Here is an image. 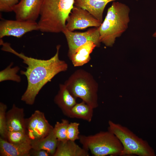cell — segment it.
<instances>
[{"label": "cell", "mask_w": 156, "mask_h": 156, "mask_svg": "<svg viewBox=\"0 0 156 156\" xmlns=\"http://www.w3.org/2000/svg\"><path fill=\"white\" fill-rule=\"evenodd\" d=\"M0 42L2 45V50L14 54L22 59L23 62L27 65L25 70L20 71L21 74L26 77L27 81L26 89L21 99L27 104L33 105L37 95L43 86L57 74L68 69L67 64L59 57L60 45L57 46L56 53L53 57L44 60L28 57L16 51L10 44L3 40Z\"/></svg>", "instance_id": "obj_1"}, {"label": "cell", "mask_w": 156, "mask_h": 156, "mask_svg": "<svg viewBox=\"0 0 156 156\" xmlns=\"http://www.w3.org/2000/svg\"><path fill=\"white\" fill-rule=\"evenodd\" d=\"M75 0H43L39 19V30L59 33L66 27V20L74 6Z\"/></svg>", "instance_id": "obj_2"}, {"label": "cell", "mask_w": 156, "mask_h": 156, "mask_svg": "<svg viewBox=\"0 0 156 156\" xmlns=\"http://www.w3.org/2000/svg\"><path fill=\"white\" fill-rule=\"evenodd\" d=\"M130 11L129 7L126 4L113 2L99 27L101 42L107 47L113 46L116 38L121 36L128 28Z\"/></svg>", "instance_id": "obj_3"}, {"label": "cell", "mask_w": 156, "mask_h": 156, "mask_svg": "<svg viewBox=\"0 0 156 156\" xmlns=\"http://www.w3.org/2000/svg\"><path fill=\"white\" fill-rule=\"evenodd\" d=\"M64 84L75 98L81 99L93 109L98 107V85L90 73L82 69L77 70Z\"/></svg>", "instance_id": "obj_4"}, {"label": "cell", "mask_w": 156, "mask_h": 156, "mask_svg": "<svg viewBox=\"0 0 156 156\" xmlns=\"http://www.w3.org/2000/svg\"><path fill=\"white\" fill-rule=\"evenodd\" d=\"M108 130L119 139L122 146L120 156L135 155L155 156L154 150L146 140L140 138L127 127L109 120Z\"/></svg>", "instance_id": "obj_5"}, {"label": "cell", "mask_w": 156, "mask_h": 156, "mask_svg": "<svg viewBox=\"0 0 156 156\" xmlns=\"http://www.w3.org/2000/svg\"><path fill=\"white\" fill-rule=\"evenodd\" d=\"M83 148L95 156H120L123 146L116 136L108 130L90 135H80Z\"/></svg>", "instance_id": "obj_6"}, {"label": "cell", "mask_w": 156, "mask_h": 156, "mask_svg": "<svg viewBox=\"0 0 156 156\" xmlns=\"http://www.w3.org/2000/svg\"><path fill=\"white\" fill-rule=\"evenodd\" d=\"M26 133L31 141L46 136L53 127L46 119L43 112L36 110L29 118H25Z\"/></svg>", "instance_id": "obj_7"}, {"label": "cell", "mask_w": 156, "mask_h": 156, "mask_svg": "<svg viewBox=\"0 0 156 156\" xmlns=\"http://www.w3.org/2000/svg\"><path fill=\"white\" fill-rule=\"evenodd\" d=\"M62 32L65 36L67 41L69 57L77 48L88 42H93L97 47H99L100 45L101 42L99 27L90 29L83 32L71 31L65 27Z\"/></svg>", "instance_id": "obj_8"}, {"label": "cell", "mask_w": 156, "mask_h": 156, "mask_svg": "<svg viewBox=\"0 0 156 156\" xmlns=\"http://www.w3.org/2000/svg\"><path fill=\"white\" fill-rule=\"evenodd\" d=\"M66 22V28L71 31L89 27H98L101 24L86 10L75 5Z\"/></svg>", "instance_id": "obj_9"}, {"label": "cell", "mask_w": 156, "mask_h": 156, "mask_svg": "<svg viewBox=\"0 0 156 156\" xmlns=\"http://www.w3.org/2000/svg\"><path fill=\"white\" fill-rule=\"evenodd\" d=\"M39 30L36 21L2 20L0 22V39L6 36H13L18 38L26 33Z\"/></svg>", "instance_id": "obj_10"}, {"label": "cell", "mask_w": 156, "mask_h": 156, "mask_svg": "<svg viewBox=\"0 0 156 156\" xmlns=\"http://www.w3.org/2000/svg\"><path fill=\"white\" fill-rule=\"evenodd\" d=\"M43 0H21L15 6L13 12L16 19L36 21L39 17Z\"/></svg>", "instance_id": "obj_11"}, {"label": "cell", "mask_w": 156, "mask_h": 156, "mask_svg": "<svg viewBox=\"0 0 156 156\" xmlns=\"http://www.w3.org/2000/svg\"><path fill=\"white\" fill-rule=\"evenodd\" d=\"M24 116V109L17 107L14 104L6 113L8 131L26 132Z\"/></svg>", "instance_id": "obj_12"}, {"label": "cell", "mask_w": 156, "mask_h": 156, "mask_svg": "<svg viewBox=\"0 0 156 156\" xmlns=\"http://www.w3.org/2000/svg\"><path fill=\"white\" fill-rule=\"evenodd\" d=\"M116 0H75L74 5L83 8L101 23L104 9L109 3Z\"/></svg>", "instance_id": "obj_13"}, {"label": "cell", "mask_w": 156, "mask_h": 156, "mask_svg": "<svg viewBox=\"0 0 156 156\" xmlns=\"http://www.w3.org/2000/svg\"><path fill=\"white\" fill-rule=\"evenodd\" d=\"M31 149V142L14 144L0 138L1 156H30Z\"/></svg>", "instance_id": "obj_14"}, {"label": "cell", "mask_w": 156, "mask_h": 156, "mask_svg": "<svg viewBox=\"0 0 156 156\" xmlns=\"http://www.w3.org/2000/svg\"><path fill=\"white\" fill-rule=\"evenodd\" d=\"M54 102L67 116L77 103L76 98L71 94L64 84H60L59 90L54 97Z\"/></svg>", "instance_id": "obj_15"}, {"label": "cell", "mask_w": 156, "mask_h": 156, "mask_svg": "<svg viewBox=\"0 0 156 156\" xmlns=\"http://www.w3.org/2000/svg\"><path fill=\"white\" fill-rule=\"evenodd\" d=\"M88 151L76 144L75 141L68 140L58 141L53 156H89Z\"/></svg>", "instance_id": "obj_16"}, {"label": "cell", "mask_w": 156, "mask_h": 156, "mask_svg": "<svg viewBox=\"0 0 156 156\" xmlns=\"http://www.w3.org/2000/svg\"><path fill=\"white\" fill-rule=\"evenodd\" d=\"M97 47L93 42L89 41L77 48L69 57L75 67L81 66L90 60V54Z\"/></svg>", "instance_id": "obj_17"}, {"label": "cell", "mask_w": 156, "mask_h": 156, "mask_svg": "<svg viewBox=\"0 0 156 156\" xmlns=\"http://www.w3.org/2000/svg\"><path fill=\"white\" fill-rule=\"evenodd\" d=\"M53 129V128L44 138L37 140L31 141L32 149L45 150L53 156L56 149L58 140Z\"/></svg>", "instance_id": "obj_18"}, {"label": "cell", "mask_w": 156, "mask_h": 156, "mask_svg": "<svg viewBox=\"0 0 156 156\" xmlns=\"http://www.w3.org/2000/svg\"><path fill=\"white\" fill-rule=\"evenodd\" d=\"M93 109L83 101L77 103L71 109L67 117L80 119L90 122L92 120Z\"/></svg>", "instance_id": "obj_19"}, {"label": "cell", "mask_w": 156, "mask_h": 156, "mask_svg": "<svg viewBox=\"0 0 156 156\" xmlns=\"http://www.w3.org/2000/svg\"><path fill=\"white\" fill-rule=\"evenodd\" d=\"M13 63L11 62L6 68L0 72V82L10 80L19 83L21 78L17 73L20 70V68L16 66L12 68Z\"/></svg>", "instance_id": "obj_20"}, {"label": "cell", "mask_w": 156, "mask_h": 156, "mask_svg": "<svg viewBox=\"0 0 156 156\" xmlns=\"http://www.w3.org/2000/svg\"><path fill=\"white\" fill-rule=\"evenodd\" d=\"M69 123L68 120L65 119H62L61 122H56L53 130L58 141H64L68 140L67 130Z\"/></svg>", "instance_id": "obj_21"}, {"label": "cell", "mask_w": 156, "mask_h": 156, "mask_svg": "<svg viewBox=\"0 0 156 156\" xmlns=\"http://www.w3.org/2000/svg\"><path fill=\"white\" fill-rule=\"evenodd\" d=\"M7 140L14 144L31 142L26 133L20 131H8Z\"/></svg>", "instance_id": "obj_22"}, {"label": "cell", "mask_w": 156, "mask_h": 156, "mask_svg": "<svg viewBox=\"0 0 156 156\" xmlns=\"http://www.w3.org/2000/svg\"><path fill=\"white\" fill-rule=\"evenodd\" d=\"M7 106L2 102L0 103V137L7 140L8 130L6 117Z\"/></svg>", "instance_id": "obj_23"}, {"label": "cell", "mask_w": 156, "mask_h": 156, "mask_svg": "<svg viewBox=\"0 0 156 156\" xmlns=\"http://www.w3.org/2000/svg\"><path fill=\"white\" fill-rule=\"evenodd\" d=\"M79 123L76 122L69 123L67 130L68 140L75 141L79 140L80 132L79 127Z\"/></svg>", "instance_id": "obj_24"}, {"label": "cell", "mask_w": 156, "mask_h": 156, "mask_svg": "<svg viewBox=\"0 0 156 156\" xmlns=\"http://www.w3.org/2000/svg\"><path fill=\"white\" fill-rule=\"evenodd\" d=\"M21 0H0V11L10 12L13 11L15 5Z\"/></svg>", "instance_id": "obj_25"}, {"label": "cell", "mask_w": 156, "mask_h": 156, "mask_svg": "<svg viewBox=\"0 0 156 156\" xmlns=\"http://www.w3.org/2000/svg\"><path fill=\"white\" fill-rule=\"evenodd\" d=\"M30 156H49L51 155L47 151L43 150H35L31 149L30 152Z\"/></svg>", "instance_id": "obj_26"}, {"label": "cell", "mask_w": 156, "mask_h": 156, "mask_svg": "<svg viewBox=\"0 0 156 156\" xmlns=\"http://www.w3.org/2000/svg\"><path fill=\"white\" fill-rule=\"evenodd\" d=\"M152 36L153 37L156 38V30L153 34Z\"/></svg>", "instance_id": "obj_27"}, {"label": "cell", "mask_w": 156, "mask_h": 156, "mask_svg": "<svg viewBox=\"0 0 156 156\" xmlns=\"http://www.w3.org/2000/svg\"><path fill=\"white\" fill-rule=\"evenodd\" d=\"M136 0V1H138V0Z\"/></svg>", "instance_id": "obj_28"}]
</instances>
